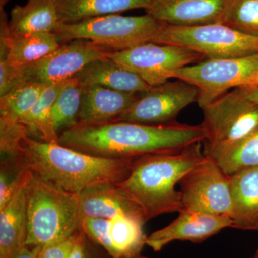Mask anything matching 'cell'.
<instances>
[{
	"label": "cell",
	"mask_w": 258,
	"mask_h": 258,
	"mask_svg": "<svg viewBox=\"0 0 258 258\" xmlns=\"http://www.w3.org/2000/svg\"><path fill=\"white\" fill-rule=\"evenodd\" d=\"M203 125H145L123 121L78 124L59 135L58 143L78 152L108 159H128L180 152L205 141Z\"/></svg>",
	"instance_id": "cell-1"
},
{
	"label": "cell",
	"mask_w": 258,
	"mask_h": 258,
	"mask_svg": "<svg viewBox=\"0 0 258 258\" xmlns=\"http://www.w3.org/2000/svg\"><path fill=\"white\" fill-rule=\"evenodd\" d=\"M19 159L27 169L45 182L79 195L94 185L124 181L135 158L94 157L28 135L22 142Z\"/></svg>",
	"instance_id": "cell-2"
},
{
	"label": "cell",
	"mask_w": 258,
	"mask_h": 258,
	"mask_svg": "<svg viewBox=\"0 0 258 258\" xmlns=\"http://www.w3.org/2000/svg\"><path fill=\"white\" fill-rule=\"evenodd\" d=\"M201 146L198 142L178 152L136 157L128 177L117 186L140 207L147 222L179 212L182 199L176 184L205 157Z\"/></svg>",
	"instance_id": "cell-3"
},
{
	"label": "cell",
	"mask_w": 258,
	"mask_h": 258,
	"mask_svg": "<svg viewBox=\"0 0 258 258\" xmlns=\"http://www.w3.org/2000/svg\"><path fill=\"white\" fill-rule=\"evenodd\" d=\"M79 196L58 189L32 174L29 188L25 245L42 247L82 230Z\"/></svg>",
	"instance_id": "cell-4"
},
{
	"label": "cell",
	"mask_w": 258,
	"mask_h": 258,
	"mask_svg": "<svg viewBox=\"0 0 258 258\" xmlns=\"http://www.w3.org/2000/svg\"><path fill=\"white\" fill-rule=\"evenodd\" d=\"M165 23L150 15H104L73 23H61L54 33L61 44L91 40L112 51L126 50L147 42L159 43Z\"/></svg>",
	"instance_id": "cell-5"
},
{
	"label": "cell",
	"mask_w": 258,
	"mask_h": 258,
	"mask_svg": "<svg viewBox=\"0 0 258 258\" xmlns=\"http://www.w3.org/2000/svg\"><path fill=\"white\" fill-rule=\"evenodd\" d=\"M203 111L205 156L225 150L258 129V104L249 98L246 86L228 91Z\"/></svg>",
	"instance_id": "cell-6"
},
{
	"label": "cell",
	"mask_w": 258,
	"mask_h": 258,
	"mask_svg": "<svg viewBox=\"0 0 258 258\" xmlns=\"http://www.w3.org/2000/svg\"><path fill=\"white\" fill-rule=\"evenodd\" d=\"M159 44L185 47L206 59L232 58L258 53V37L222 23L190 27L166 24Z\"/></svg>",
	"instance_id": "cell-7"
},
{
	"label": "cell",
	"mask_w": 258,
	"mask_h": 258,
	"mask_svg": "<svg viewBox=\"0 0 258 258\" xmlns=\"http://www.w3.org/2000/svg\"><path fill=\"white\" fill-rule=\"evenodd\" d=\"M258 74V53L232 58L206 59L174 73V79L198 90L197 103L203 109L230 89L248 86Z\"/></svg>",
	"instance_id": "cell-8"
},
{
	"label": "cell",
	"mask_w": 258,
	"mask_h": 258,
	"mask_svg": "<svg viewBox=\"0 0 258 258\" xmlns=\"http://www.w3.org/2000/svg\"><path fill=\"white\" fill-rule=\"evenodd\" d=\"M107 57L138 75L151 87L174 79L178 70L206 60L201 54L185 47L154 42L110 51Z\"/></svg>",
	"instance_id": "cell-9"
},
{
	"label": "cell",
	"mask_w": 258,
	"mask_h": 258,
	"mask_svg": "<svg viewBox=\"0 0 258 258\" xmlns=\"http://www.w3.org/2000/svg\"><path fill=\"white\" fill-rule=\"evenodd\" d=\"M179 183L183 208L231 217L232 202L229 177L212 158L205 156Z\"/></svg>",
	"instance_id": "cell-10"
},
{
	"label": "cell",
	"mask_w": 258,
	"mask_h": 258,
	"mask_svg": "<svg viewBox=\"0 0 258 258\" xmlns=\"http://www.w3.org/2000/svg\"><path fill=\"white\" fill-rule=\"evenodd\" d=\"M198 90L193 85L176 79L152 87L113 121L145 125L174 123L186 106L198 101Z\"/></svg>",
	"instance_id": "cell-11"
},
{
	"label": "cell",
	"mask_w": 258,
	"mask_h": 258,
	"mask_svg": "<svg viewBox=\"0 0 258 258\" xmlns=\"http://www.w3.org/2000/svg\"><path fill=\"white\" fill-rule=\"evenodd\" d=\"M110 51L112 50L82 39L61 44L58 48L40 60L22 67L24 81L50 86L73 79L87 64L105 57Z\"/></svg>",
	"instance_id": "cell-12"
},
{
	"label": "cell",
	"mask_w": 258,
	"mask_h": 258,
	"mask_svg": "<svg viewBox=\"0 0 258 258\" xmlns=\"http://www.w3.org/2000/svg\"><path fill=\"white\" fill-rule=\"evenodd\" d=\"M179 216L164 228L147 237L146 244L159 252L174 240L200 243L216 235L223 229L233 227L230 215H215L183 208Z\"/></svg>",
	"instance_id": "cell-13"
},
{
	"label": "cell",
	"mask_w": 258,
	"mask_h": 258,
	"mask_svg": "<svg viewBox=\"0 0 258 258\" xmlns=\"http://www.w3.org/2000/svg\"><path fill=\"white\" fill-rule=\"evenodd\" d=\"M232 0H152L146 14L173 26L222 23Z\"/></svg>",
	"instance_id": "cell-14"
},
{
	"label": "cell",
	"mask_w": 258,
	"mask_h": 258,
	"mask_svg": "<svg viewBox=\"0 0 258 258\" xmlns=\"http://www.w3.org/2000/svg\"><path fill=\"white\" fill-rule=\"evenodd\" d=\"M5 0H1L0 58L19 67L28 66L55 51L61 43L54 32L13 34L10 32L9 19L5 13Z\"/></svg>",
	"instance_id": "cell-15"
},
{
	"label": "cell",
	"mask_w": 258,
	"mask_h": 258,
	"mask_svg": "<svg viewBox=\"0 0 258 258\" xmlns=\"http://www.w3.org/2000/svg\"><path fill=\"white\" fill-rule=\"evenodd\" d=\"M78 196L83 217L111 220L125 216L147 222L140 207L127 197L116 184L94 185Z\"/></svg>",
	"instance_id": "cell-16"
},
{
	"label": "cell",
	"mask_w": 258,
	"mask_h": 258,
	"mask_svg": "<svg viewBox=\"0 0 258 258\" xmlns=\"http://www.w3.org/2000/svg\"><path fill=\"white\" fill-rule=\"evenodd\" d=\"M32 176V173L28 170L14 196L0 210V258H10L25 245Z\"/></svg>",
	"instance_id": "cell-17"
},
{
	"label": "cell",
	"mask_w": 258,
	"mask_h": 258,
	"mask_svg": "<svg viewBox=\"0 0 258 258\" xmlns=\"http://www.w3.org/2000/svg\"><path fill=\"white\" fill-rule=\"evenodd\" d=\"M141 94L120 92L96 85L83 86L78 124L113 121L126 111Z\"/></svg>",
	"instance_id": "cell-18"
},
{
	"label": "cell",
	"mask_w": 258,
	"mask_h": 258,
	"mask_svg": "<svg viewBox=\"0 0 258 258\" xmlns=\"http://www.w3.org/2000/svg\"><path fill=\"white\" fill-rule=\"evenodd\" d=\"M74 79L83 86L96 85L123 93H143L152 88L138 75L107 55L87 64Z\"/></svg>",
	"instance_id": "cell-19"
},
{
	"label": "cell",
	"mask_w": 258,
	"mask_h": 258,
	"mask_svg": "<svg viewBox=\"0 0 258 258\" xmlns=\"http://www.w3.org/2000/svg\"><path fill=\"white\" fill-rule=\"evenodd\" d=\"M233 228L258 230V166L228 176Z\"/></svg>",
	"instance_id": "cell-20"
},
{
	"label": "cell",
	"mask_w": 258,
	"mask_h": 258,
	"mask_svg": "<svg viewBox=\"0 0 258 258\" xmlns=\"http://www.w3.org/2000/svg\"><path fill=\"white\" fill-rule=\"evenodd\" d=\"M60 24L56 0H28L13 8L8 27L13 34L55 32Z\"/></svg>",
	"instance_id": "cell-21"
},
{
	"label": "cell",
	"mask_w": 258,
	"mask_h": 258,
	"mask_svg": "<svg viewBox=\"0 0 258 258\" xmlns=\"http://www.w3.org/2000/svg\"><path fill=\"white\" fill-rule=\"evenodd\" d=\"M152 0H56L61 23H73L135 9L146 10Z\"/></svg>",
	"instance_id": "cell-22"
},
{
	"label": "cell",
	"mask_w": 258,
	"mask_h": 258,
	"mask_svg": "<svg viewBox=\"0 0 258 258\" xmlns=\"http://www.w3.org/2000/svg\"><path fill=\"white\" fill-rule=\"evenodd\" d=\"M71 80L60 81L51 84L45 88L38 101L20 120L30 133L38 136L42 142L58 143L59 135L55 132L51 121L52 107L57 96L62 92Z\"/></svg>",
	"instance_id": "cell-23"
},
{
	"label": "cell",
	"mask_w": 258,
	"mask_h": 258,
	"mask_svg": "<svg viewBox=\"0 0 258 258\" xmlns=\"http://www.w3.org/2000/svg\"><path fill=\"white\" fill-rule=\"evenodd\" d=\"M145 222L132 217L118 216L109 220L108 237L113 248V258L140 254L147 242L143 227Z\"/></svg>",
	"instance_id": "cell-24"
},
{
	"label": "cell",
	"mask_w": 258,
	"mask_h": 258,
	"mask_svg": "<svg viewBox=\"0 0 258 258\" xmlns=\"http://www.w3.org/2000/svg\"><path fill=\"white\" fill-rule=\"evenodd\" d=\"M212 158L227 176L258 166V129L243 140L208 156Z\"/></svg>",
	"instance_id": "cell-25"
},
{
	"label": "cell",
	"mask_w": 258,
	"mask_h": 258,
	"mask_svg": "<svg viewBox=\"0 0 258 258\" xmlns=\"http://www.w3.org/2000/svg\"><path fill=\"white\" fill-rule=\"evenodd\" d=\"M47 86L48 85L35 81H24L0 96V118L20 122Z\"/></svg>",
	"instance_id": "cell-26"
},
{
	"label": "cell",
	"mask_w": 258,
	"mask_h": 258,
	"mask_svg": "<svg viewBox=\"0 0 258 258\" xmlns=\"http://www.w3.org/2000/svg\"><path fill=\"white\" fill-rule=\"evenodd\" d=\"M83 86L74 78L57 96L52 107L51 121L55 132L60 135L64 131L79 123Z\"/></svg>",
	"instance_id": "cell-27"
},
{
	"label": "cell",
	"mask_w": 258,
	"mask_h": 258,
	"mask_svg": "<svg viewBox=\"0 0 258 258\" xmlns=\"http://www.w3.org/2000/svg\"><path fill=\"white\" fill-rule=\"evenodd\" d=\"M222 24L258 37V0H232Z\"/></svg>",
	"instance_id": "cell-28"
},
{
	"label": "cell",
	"mask_w": 258,
	"mask_h": 258,
	"mask_svg": "<svg viewBox=\"0 0 258 258\" xmlns=\"http://www.w3.org/2000/svg\"><path fill=\"white\" fill-rule=\"evenodd\" d=\"M28 169L19 157L1 159L0 162V210L14 196Z\"/></svg>",
	"instance_id": "cell-29"
},
{
	"label": "cell",
	"mask_w": 258,
	"mask_h": 258,
	"mask_svg": "<svg viewBox=\"0 0 258 258\" xmlns=\"http://www.w3.org/2000/svg\"><path fill=\"white\" fill-rule=\"evenodd\" d=\"M28 135V130L20 121L0 118L1 159L19 157L22 142Z\"/></svg>",
	"instance_id": "cell-30"
},
{
	"label": "cell",
	"mask_w": 258,
	"mask_h": 258,
	"mask_svg": "<svg viewBox=\"0 0 258 258\" xmlns=\"http://www.w3.org/2000/svg\"><path fill=\"white\" fill-rule=\"evenodd\" d=\"M108 225L109 220L107 219L83 217L82 230L84 233L94 243L103 247L112 257L113 248L108 237Z\"/></svg>",
	"instance_id": "cell-31"
},
{
	"label": "cell",
	"mask_w": 258,
	"mask_h": 258,
	"mask_svg": "<svg viewBox=\"0 0 258 258\" xmlns=\"http://www.w3.org/2000/svg\"><path fill=\"white\" fill-rule=\"evenodd\" d=\"M70 258H112L103 247L88 238L83 230L78 233L77 239Z\"/></svg>",
	"instance_id": "cell-32"
},
{
	"label": "cell",
	"mask_w": 258,
	"mask_h": 258,
	"mask_svg": "<svg viewBox=\"0 0 258 258\" xmlns=\"http://www.w3.org/2000/svg\"><path fill=\"white\" fill-rule=\"evenodd\" d=\"M23 82L22 67L10 63L6 59L0 58V96H4Z\"/></svg>",
	"instance_id": "cell-33"
},
{
	"label": "cell",
	"mask_w": 258,
	"mask_h": 258,
	"mask_svg": "<svg viewBox=\"0 0 258 258\" xmlns=\"http://www.w3.org/2000/svg\"><path fill=\"white\" fill-rule=\"evenodd\" d=\"M80 231L64 240L42 247L38 258H70Z\"/></svg>",
	"instance_id": "cell-34"
},
{
	"label": "cell",
	"mask_w": 258,
	"mask_h": 258,
	"mask_svg": "<svg viewBox=\"0 0 258 258\" xmlns=\"http://www.w3.org/2000/svg\"><path fill=\"white\" fill-rule=\"evenodd\" d=\"M41 247L24 245L10 258H38Z\"/></svg>",
	"instance_id": "cell-35"
},
{
	"label": "cell",
	"mask_w": 258,
	"mask_h": 258,
	"mask_svg": "<svg viewBox=\"0 0 258 258\" xmlns=\"http://www.w3.org/2000/svg\"><path fill=\"white\" fill-rule=\"evenodd\" d=\"M247 87L249 98L258 104V86H245Z\"/></svg>",
	"instance_id": "cell-36"
},
{
	"label": "cell",
	"mask_w": 258,
	"mask_h": 258,
	"mask_svg": "<svg viewBox=\"0 0 258 258\" xmlns=\"http://www.w3.org/2000/svg\"><path fill=\"white\" fill-rule=\"evenodd\" d=\"M248 86H258V74L255 76V77L254 78V79L251 81V83H249Z\"/></svg>",
	"instance_id": "cell-37"
},
{
	"label": "cell",
	"mask_w": 258,
	"mask_h": 258,
	"mask_svg": "<svg viewBox=\"0 0 258 258\" xmlns=\"http://www.w3.org/2000/svg\"><path fill=\"white\" fill-rule=\"evenodd\" d=\"M123 258H149L146 256L142 255V254H136V255L130 256V257H123Z\"/></svg>",
	"instance_id": "cell-38"
},
{
	"label": "cell",
	"mask_w": 258,
	"mask_h": 258,
	"mask_svg": "<svg viewBox=\"0 0 258 258\" xmlns=\"http://www.w3.org/2000/svg\"><path fill=\"white\" fill-rule=\"evenodd\" d=\"M252 258H258V256L256 255V254H255V256H254V257H252Z\"/></svg>",
	"instance_id": "cell-39"
},
{
	"label": "cell",
	"mask_w": 258,
	"mask_h": 258,
	"mask_svg": "<svg viewBox=\"0 0 258 258\" xmlns=\"http://www.w3.org/2000/svg\"><path fill=\"white\" fill-rule=\"evenodd\" d=\"M256 255L258 256V250H257V253H256Z\"/></svg>",
	"instance_id": "cell-40"
}]
</instances>
